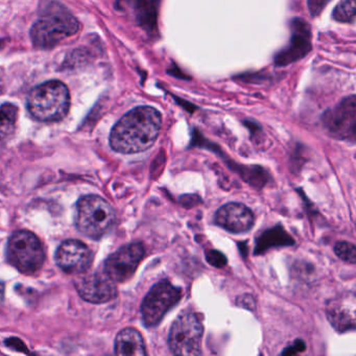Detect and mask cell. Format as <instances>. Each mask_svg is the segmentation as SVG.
<instances>
[{
	"label": "cell",
	"mask_w": 356,
	"mask_h": 356,
	"mask_svg": "<svg viewBox=\"0 0 356 356\" xmlns=\"http://www.w3.org/2000/svg\"><path fill=\"white\" fill-rule=\"evenodd\" d=\"M161 126V114L157 109L149 106L135 108L112 129L110 145L118 153H141L153 147Z\"/></svg>",
	"instance_id": "cell-1"
},
{
	"label": "cell",
	"mask_w": 356,
	"mask_h": 356,
	"mask_svg": "<svg viewBox=\"0 0 356 356\" xmlns=\"http://www.w3.org/2000/svg\"><path fill=\"white\" fill-rule=\"evenodd\" d=\"M26 106L32 118L39 122H59L70 111V91L59 81L43 83L31 91Z\"/></svg>",
	"instance_id": "cell-2"
},
{
	"label": "cell",
	"mask_w": 356,
	"mask_h": 356,
	"mask_svg": "<svg viewBox=\"0 0 356 356\" xmlns=\"http://www.w3.org/2000/svg\"><path fill=\"white\" fill-rule=\"evenodd\" d=\"M116 216L112 206L99 195L83 197L76 205V227L82 234L99 239L110 232Z\"/></svg>",
	"instance_id": "cell-3"
},
{
	"label": "cell",
	"mask_w": 356,
	"mask_h": 356,
	"mask_svg": "<svg viewBox=\"0 0 356 356\" xmlns=\"http://www.w3.org/2000/svg\"><path fill=\"white\" fill-rule=\"evenodd\" d=\"M80 29V22L76 17L67 12L60 11L39 19L31 30V38L38 49H51L76 35Z\"/></svg>",
	"instance_id": "cell-4"
},
{
	"label": "cell",
	"mask_w": 356,
	"mask_h": 356,
	"mask_svg": "<svg viewBox=\"0 0 356 356\" xmlns=\"http://www.w3.org/2000/svg\"><path fill=\"white\" fill-rule=\"evenodd\" d=\"M8 258L19 272L31 275L44 264L45 254L40 239L30 231H17L8 243Z\"/></svg>",
	"instance_id": "cell-5"
},
{
	"label": "cell",
	"mask_w": 356,
	"mask_h": 356,
	"mask_svg": "<svg viewBox=\"0 0 356 356\" xmlns=\"http://www.w3.org/2000/svg\"><path fill=\"white\" fill-rule=\"evenodd\" d=\"M204 328L193 312L181 314L172 323L168 334V346L175 355L197 356L202 354Z\"/></svg>",
	"instance_id": "cell-6"
},
{
	"label": "cell",
	"mask_w": 356,
	"mask_h": 356,
	"mask_svg": "<svg viewBox=\"0 0 356 356\" xmlns=\"http://www.w3.org/2000/svg\"><path fill=\"white\" fill-rule=\"evenodd\" d=\"M182 291L168 281L154 285L141 306L143 324L152 328L158 326L165 314L180 302Z\"/></svg>",
	"instance_id": "cell-7"
},
{
	"label": "cell",
	"mask_w": 356,
	"mask_h": 356,
	"mask_svg": "<svg viewBox=\"0 0 356 356\" xmlns=\"http://www.w3.org/2000/svg\"><path fill=\"white\" fill-rule=\"evenodd\" d=\"M323 124L331 136L354 141L356 127L355 95L346 97L323 115Z\"/></svg>",
	"instance_id": "cell-8"
},
{
	"label": "cell",
	"mask_w": 356,
	"mask_h": 356,
	"mask_svg": "<svg viewBox=\"0 0 356 356\" xmlns=\"http://www.w3.org/2000/svg\"><path fill=\"white\" fill-rule=\"evenodd\" d=\"M145 254L141 243L124 245L106 260L105 273L114 282H126L136 272Z\"/></svg>",
	"instance_id": "cell-9"
},
{
	"label": "cell",
	"mask_w": 356,
	"mask_h": 356,
	"mask_svg": "<svg viewBox=\"0 0 356 356\" xmlns=\"http://www.w3.org/2000/svg\"><path fill=\"white\" fill-rule=\"evenodd\" d=\"M291 43L275 57L277 66L295 63L303 59L312 51V31L308 22L301 18H295L291 22Z\"/></svg>",
	"instance_id": "cell-10"
},
{
	"label": "cell",
	"mask_w": 356,
	"mask_h": 356,
	"mask_svg": "<svg viewBox=\"0 0 356 356\" xmlns=\"http://www.w3.org/2000/svg\"><path fill=\"white\" fill-rule=\"evenodd\" d=\"M76 286L81 297L90 303H106L118 296L115 282L106 273L86 274L76 281Z\"/></svg>",
	"instance_id": "cell-11"
},
{
	"label": "cell",
	"mask_w": 356,
	"mask_h": 356,
	"mask_svg": "<svg viewBox=\"0 0 356 356\" xmlns=\"http://www.w3.org/2000/svg\"><path fill=\"white\" fill-rule=\"evenodd\" d=\"M56 261L64 272L68 274H81L90 268L92 253L82 241L70 239L62 243L58 248Z\"/></svg>",
	"instance_id": "cell-12"
},
{
	"label": "cell",
	"mask_w": 356,
	"mask_h": 356,
	"mask_svg": "<svg viewBox=\"0 0 356 356\" xmlns=\"http://www.w3.org/2000/svg\"><path fill=\"white\" fill-rule=\"evenodd\" d=\"M254 222L253 212L243 204H226L216 213V224L229 232H247L253 228Z\"/></svg>",
	"instance_id": "cell-13"
},
{
	"label": "cell",
	"mask_w": 356,
	"mask_h": 356,
	"mask_svg": "<svg viewBox=\"0 0 356 356\" xmlns=\"http://www.w3.org/2000/svg\"><path fill=\"white\" fill-rule=\"evenodd\" d=\"M161 0H133L138 26L149 36L158 35V16Z\"/></svg>",
	"instance_id": "cell-14"
},
{
	"label": "cell",
	"mask_w": 356,
	"mask_h": 356,
	"mask_svg": "<svg viewBox=\"0 0 356 356\" xmlns=\"http://www.w3.org/2000/svg\"><path fill=\"white\" fill-rule=\"evenodd\" d=\"M115 353L124 356L147 355L145 343L141 333L131 327L122 329L116 337Z\"/></svg>",
	"instance_id": "cell-15"
},
{
	"label": "cell",
	"mask_w": 356,
	"mask_h": 356,
	"mask_svg": "<svg viewBox=\"0 0 356 356\" xmlns=\"http://www.w3.org/2000/svg\"><path fill=\"white\" fill-rule=\"evenodd\" d=\"M327 316L337 330L343 332L355 328L354 306H347L341 301L331 302L327 308Z\"/></svg>",
	"instance_id": "cell-16"
},
{
	"label": "cell",
	"mask_w": 356,
	"mask_h": 356,
	"mask_svg": "<svg viewBox=\"0 0 356 356\" xmlns=\"http://www.w3.org/2000/svg\"><path fill=\"white\" fill-rule=\"evenodd\" d=\"M293 237L285 232L282 226L275 227L274 229L262 233L256 241L255 254H261L268 251L270 248L283 247V245H293Z\"/></svg>",
	"instance_id": "cell-17"
},
{
	"label": "cell",
	"mask_w": 356,
	"mask_h": 356,
	"mask_svg": "<svg viewBox=\"0 0 356 356\" xmlns=\"http://www.w3.org/2000/svg\"><path fill=\"white\" fill-rule=\"evenodd\" d=\"M18 109L12 104H5L0 107V140L9 138L16 128Z\"/></svg>",
	"instance_id": "cell-18"
},
{
	"label": "cell",
	"mask_w": 356,
	"mask_h": 356,
	"mask_svg": "<svg viewBox=\"0 0 356 356\" xmlns=\"http://www.w3.org/2000/svg\"><path fill=\"white\" fill-rule=\"evenodd\" d=\"M356 0H343L333 11V18L339 22H352L355 18Z\"/></svg>",
	"instance_id": "cell-19"
},
{
	"label": "cell",
	"mask_w": 356,
	"mask_h": 356,
	"mask_svg": "<svg viewBox=\"0 0 356 356\" xmlns=\"http://www.w3.org/2000/svg\"><path fill=\"white\" fill-rule=\"evenodd\" d=\"M334 252L341 260L348 264H356V250L353 243L339 241L334 245Z\"/></svg>",
	"instance_id": "cell-20"
},
{
	"label": "cell",
	"mask_w": 356,
	"mask_h": 356,
	"mask_svg": "<svg viewBox=\"0 0 356 356\" xmlns=\"http://www.w3.org/2000/svg\"><path fill=\"white\" fill-rule=\"evenodd\" d=\"M206 258L211 266H216V268H222L227 264V258L218 251L207 252Z\"/></svg>",
	"instance_id": "cell-21"
},
{
	"label": "cell",
	"mask_w": 356,
	"mask_h": 356,
	"mask_svg": "<svg viewBox=\"0 0 356 356\" xmlns=\"http://www.w3.org/2000/svg\"><path fill=\"white\" fill-rule=\"evenodd\" d=\"M330 0H308V8L312 17H316L322 13Z\"/></svg>",
	"instance_id": "cell-22"
},
{
	"label": "cell",
	"mask_w": 356,
	"mask_h": 356,
	"mask_svg": "<svg viewBox=\"0 0 356 356\" xmlns=\"http://www.w3.org/2000/svg\"><path fill=\"white\" fill-rule=\"evenodd\" d=\"M237 304H238L241 307L247 308V309L253 310L255 308V300L252 296L245 295L241 296V297H238L237 299Z\"/></svg>",
	"instance_id": "cell-23"
},
{
	"label": "cell",
	"mask_w": 356,
	"mask_h": 356,
	"mask_svg": "<svg viewBox=\"0 0 356 356\" xmlns=\"http://www.w3.org/2000/svg\"><path fill=\"white\" fill-rule=\"evenodd\" d=\"M305 350V343L302 341H297L293 346L291 347L286 348L284 351L282 352V354H297L299 352L304 351Z\"/></svg>",
	"instance_id": "cell-24"
},
{
	"label": "cell",
	"mask_w": 356,
	"mask_h": 356,
	"mask_svg": "<svg viewBox=\"0 0 356 356\" xmlns=\"http://www.w3.org/2000/svg\"><path fill=\"white\" fill-rule=\"evenodd\" d=\"M3 81H1V78H0V95H1V92H3Z\"/></svg>",
	"instance_id": "cell-25"
}]
</instances>
